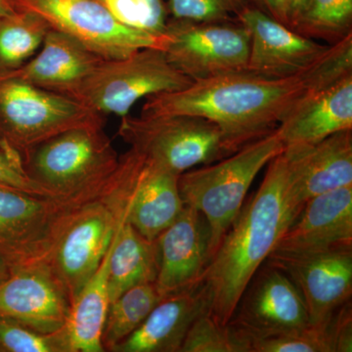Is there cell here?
Here are the masks:
<instances>
[{"instance_id": "8992f818", "label": "cell", "mask_w": 352, "mask_h": 352, "mask_svg": "<svg viewBox=\"0 0 352 352\" xmlns=\"http://www.w3.org/2000/svg\"><path fill=\"white\" fill-rule=\"evenodd\" d=\"M178 178L129 149L120 156L98 198L120 223L131 224L146 239L154 241L184 208Z\"/></svg>"}, {"instance_id": "5b68a950", "label": "cell", "mask_w": 352, "mask_h": 352, "mask_svg": "<svg viewBox=\"0 0 352 352\" xmlns=\"http://www.w3.org/2000/svg\"><path fill=\"white\" fill-rule=\"evenodd\" d=\"M105 124L82 103L0 74V151L22 161L30 150L60 132Z\"/></svg>"}, {"instance_id": "f35d334b", "label": "cell", "mask_w": 352, "mask_h": 352, "mask_svg": "<svg viewBox=\"0 0 352 352\" xmlns=\"http://www.w3.org/2000/svg\"><path fill=\"white\" fill-rule=\"evenodd\" d=\"M0 186H6V185L0 184Z\"/></svg>"}, {"instance_id": "836d02e7", "label": "cell", "mask_w": 352, "mask_h": 352, "mask_svg": "<svg viewBox=\"0 0 352 352\" xmlns=\"http://www.w3.org/2000/svg\"><path fill=\"white\" fill-rule=\"evenodd\" d=\"M0 184L34 195L50 197L28 177L20 159L2 151H0Z\"/></svg>"}, {"instance_id": "f546056e", "label": "cell", "mask_w": 352, "mask_h": 352, "mask_svg": "<svg viewBox=\"0 0 352 352\" xmlns=\"http://www.w3.org/2000/svg\"><path fill=\"white\" fill-rule=\"evenodd\" d=\"M120 24L161 39L168 22L164 0H96Z\"/></svg>"}, {"instance_id": "83f0119b", "label": "cell", "mask_w": 352, "mask_h": 352, "mask_svg": "<svg viewBox=\"0 0 352 352\" xmlns=\"http://www.w3.org/2000/svg\"><path fill=\"white\" fill-rule=\"evenodd\" d=\"M351 22L352 0H308L294 30L333 43L351 32Z\"/></svg>"}, {"instance_id": "4316f807", "label": "cell", "mask_w": 352, "mask_h": 352, "mask_svg": "<svg viewBox=\"0 0 352 352\" xmlns=\"http://www.w3.org/2000/svg\"><path fill=\"white\" fill-rule=\"evenodd\" d=\"M161 300L156 284L148 283L127 289L111 302L102 331L104 351H113L118 344L138 330Z\"/></svg>"}, {"instance_id": "ffe728a7", "label": "cell", "mask_w": 352, "mask_h": 352, "mask_svg": "<svg viewBox=\"0 0 352 352\" xmlns=\"http://www.w3.org/2000/svg\"><path fill=\"white\" fill-rule=\"evenodd\" d=\"M203 281L162 298L138 330L112 352H180L192 324L210 311Z\"/></svg>"}, {"instance_id": "52a82bcc", "label": "cell", "mask_w": 352, "mask_h": 352, "mask_svg": "<svg viewBox=\"0 0 352 352\" xmlns=\"http://www.w3.org/2000/svg\"><path fill=\"white\" fill-rule=\"evenodd\" d=\"M118 133L129 149L177 175L231 155L219 127L196 116L127 115Z\"/></svg>"}, {"instance_id": "ac0fdd59", "label": "cell", "mask_w": 352, "mask_h": 352, "mask_svg": "<svg viewBox=\"0 0 352 352\" xmlns=\"http://www.w3.org/2000/svg\"><path fill=\"white\" fill-rule=\"evenodd\" d=\"M156 241L159 268L155 284L162 298L203 281L210 261V228L200 212L184 206Z\"/></svg>"}, {"instance_id": "8fae6325", "label": "cell", "mask_w": 352, "mask_h": 352, "mask_svg": "<svg viewBox=\"0 0 352 352\" xmlns=\"http://www.w3.org/2000/svg\"><path fill=\"white\" fill-rule=\"evenodd\" d=\"M120 222L97 198L69 210L46 265L74 302L98 270Z\"/></svg>"}, {"instance_id": "5bb4252c", "label": "cell", "mask_w": 352, "mask_h": 352, "mask_svg": "<svg viewBox=\"0 0 352 352\" xmlns=\"http://www.w3.org/2000/svg\"><path fill=\"white\" fill-rule=\"evenodd\" d=\"M265 263L279 268L296 285L309 323L331 318L352 296V248L289 256L272 252Z\"/></svg>"}, {"instance_id": "e575fe53", "label": "cell", "mask_w": 352, "mask_h": 352, "mask_svg": "<svg viewBox=\"0 0 352 352\" xmlns=\"http://www.w3.org/2000/svg\"><path fill=\"white\" fill-rule=\"evenodd\" d=\"M249 1L256 2L258 8L264 12L289 27L287 0H249Z\"/></svg>"}, {"instance_id": "6da1fadb", "label": "cell", "mask_w": 352, "mask_h": 352, "mask_svg": "<svg viewBox=\"0 0 352 352\" xmlns=\"http://www.w3.org/2000/svg\"><path fill=\"white\" fill-rule=\"evenodd\" d=\"M303 94L298 76L266 78L237 72L148 97L141 115H188L210 120L233 154L274 131Z\"/></svg>"}, {"instance_id": "30bf717a", "label": "cell", "mask_w": 352, "mask_h": 352, "mask_svg": "<svg viewBox=\"0 0 352 352\" xmlns=\"http://www.w3.org/2000/svg\"><path fill=\"white\" fill-rule=\"evenodd\" d=\"M78 205L0 186V258L11 271L45 263L67 214Z\"/></svg>"}, {"instance_id": "74e56055", "label": "cell", "mask_w": 352, "mask_h": 352, "mask_svg": "<svg viewBox=\"0 0 352 352\" xmlns=\"http://www.w3.org/2000/svg\"><path fill=\"white\" fill-rule=\"evenodd\" d=\"M11 273H12V271H11V268L9 267L8 264H7L3 259L0 258V285L10 277Z\"/></svg>"}, {"instance_id": "d4e9b609", "label": "cell", "mask_w": 352, "mask_h": 352, "mask_svg": "<svg viewBox=\"0 0 352 352\" xmlns=\"http://www.w3.org/2000/svg\"><path fill=\"white\" fill-rule=\"evenodd\" d=\"M251 352H351V300L331 318L250 342Z\"/></svg>"}, {"instance_id": "484cf974", "label": "cell", "mask_w": 352, "mask_h": 352, "mask_svg": "<svg viewBox=\"0 0 352 352\" xmlns=\"http://www.w3.org/2000/svg\"><path fill=\"white\" fill-rule=\"evenodd\" d=\"M50 25L34 12L16 10L0 18V74L24 66L41 48Z\"/></svg>"}, {"instance_id": "277c9868", "label": "cell", "mask_w": 352, "mask_h": 352, "mask_svg": "<svg viewBox=\"0 0 352 352\" xmlns=\"http://www.w3.org/2000/svg\"><path fill=\"white\" fill-rule=\"evenodd\" d=\"M283 151L275 129L230 156L179 175L178 188L183 204L195 208L207 220L210 259L239 214L254 178Z\"/></svg>"}, {"instance_id": "8d00e7d4", "label": "cell", "mask_w": 352, "mask_h": 352, "mask_svg": "<svg viewBox=\"0 0 352 352\" xmlns=\"http://www.w3.org/2000/svg\"><path fill=\"white\" fill-rule=\"evenodd\" d=\"M15 11L10 0H0V18L11 15Z\"/></svg>"}, {"instance_id": "7a4b0ae2", "label": "cell", "mask_w": 352, "mask_h": 352, "mask_svg": "<svg viewBox=\"0 0 352 352\" xmlns=\"http://www.w3.org/2000/svg\"><path fill=\"white\" fill-rule=\"evenodd\" d=\"M267 166L258 191L243 205L204 274L210 298L208 312L221 325L232 318L252 276L300 212L289 197L283 153Z\"/></svg>"}, {"instance_id": "7402d4cb", "label": "cell", "mask_w": 352, "mask_h": 352, "mask_svg": "<svg viewBox=\"0 0 352 352\" xmlns=\"http://www.w3.org/2000/svg\"><path fill=\"white\" fill-rule=\"evenodd\" d=\"M352 129V76L317 92L303 94L277 126L284 148L311 145Z\"/></svg>"}, {"instance_id": "603a6c76", "label": "cell", "mask_w": 352, "mask_h": 352, "mask_svg": "<svg viewBox=\"0 0 352 352\" xmlns=\"http://www.w3.org/2000/svg\"><path fill=\"white\" fill-rule=\"evenodd\" d=\"M159 268L157 241L146 239L131 224L120 223L112 239L109 261L110 302L127 289L155 283Z\"/></svg>"}, {"instance_id": "d6a6232c", "label": "cell", "mask_w": 352, "mask_h": 352, "mask_svg": "<svg viewBox=\"0 0 352 352\" xmlns=\"http://www.w3.org/2000/svg\"><path fill=\"white\" fill-rule=\"evenodd\" d=\"M173 19L200 23L228 22L249 0H164Z\"/></svg>"}, {"instance_id": "44dd1931", "label": "cell", "mask_w": 352, "mask_h": 352, "mask_svg": "<svg viewBox=\"0 0 352 352\" xmlns=\"http://www.w3.org/2000/svg\"><path fill=\"white\" fill-rule=\"evenodd\" d=\"M102 60L78 39L51 28L36 54L20 69L6 74L74 99Z\"/></svg>"}, {"instance_id": "1f68e13d", "label": "cell", "mask_w": 352, "mask_h": 352, "mask_svg": "<svg viewBox=\"0 0 352 352\" xmlns=\"http://www.w3.org/2000/svg\"><path fill=\"white\" fill-rule=\"evenodd\" d=\"M0 352H71L64 328L44 335L0 317Z\"/></svg>"}, {"instance_id": "9c48e42d", "label": "cell", "mask_w": 352, "mask_h": 352, "mask_svg": "<svg viewBox=\"0 0 352 352\" xmlns=\"http://www.w3.org/2000/svg\"><path fill=\"white\" fill-rule=\"evenodd\" d=\"M251 36L244 25L170 18L160 50L192 82L245 71Z\"/></svg>"}, {"instance_id": "9a60e30c", "label": "cell", "mask_w": 352, "mask_h": 352, "mask_svg": "<svg viewBox=\"0 0 352 352\" xmlns=\"http://www.w3.org/2000/svg\"><path fill=\"white\" fill-rule=\"evenodd\" d=\"M236 19L251 36L245 71L252 75L266 78L300 76L328 46L275 20L258 7H244Z\"/></svg>"}, {"instance_id": "ba28073f", "label": "cell", "mask_w": 352, "mask_h": 352, "mask_svg": "<svg viewBox=\"0 0 352 352\" xmlns=\"http://www.w3.org/2000/svg\"><path fill=\"white\" fill-rule=\"evenodd\" d=\"M192 82L163 50L146 47L129 56L102 60L74 99L104 117L124 118L140 99L184 89Z\"/></svg>"}, {"instance_id": "f1b7e54d", "label": "cell", "mask_w": 352, "mask_h": 352, "mask_svg": "<svg viewBox=\"0 0 352 352\" xmlns=\"http://www.w3.org/2000/svg\"><path fill=\"white\" fill-rule=\"evenodd\" d=\"M305 94H317L352 76V32L330 45L300 74Z\"/></svg>"}, {"instance_id": "d590c367", "label": "cell", "mask_w": 352, "mask_h": 352, "mask_svg": "<svg viewBox=\"0 0 352 352\" xmlns=\"http://www.w3.org/2000/svg\"><path fill=\"white\" fill-rule=\"evenodd\" d=\"M307 2L308 0H287L289 25L292 29L294 30V28L296 27V23L307 7Z\"/></svg>"}, {"instance_id": "cb8c5ba5", "label": "cell", "mask_w": 352, "mask_h": 352, "mask_svg": "<svg viewBox=\"0 0 352 352\" xmlns=\"http://www.w3.org/2000/svg\"><path fill=\"white\" fill-rule=\"evenodd\" d=\"M112 242L98 270L72 302L64 327L71 352H103L101 337L110 298L108 291L109 261Z\"/></svg>"}, {"instance_id": "2e32d148", "label": "cell", "mask_w": 352, "mask_h": 352, "mask_svg": "<svg viewBox=\"0 0 352 352\" xmlns=\"http://www.w3.org/2000/svg\"><path fill=\"white\" fill-rule=\"evenodd\" d=\"M71 302L45 263L12 271L0 285V317L34 332H59L68 321Z\"/></svg>"}, {"instance_id": "4dcf8cb0", "label": "cell", "mask_w": 352, "mask_h": 352, "mask_svg": "<svg viewBox=\"0 0 352 352\" xmlns=\"http://www.w3.org/2000/svg\"><path fill=\"white\" fill-rule=\"evenodd\" d=\"M180 352H251V346L228 324L221 325L208 311L192 324Z\"/></svg>"}, {"instance_id": "d6986e66", "label": "cell", "mask_w": 352, "mask_h": 352, "mask_svg": "<svg viewBox=\"0 0 352 352\" xmlns=\"http://www.w3.org/2000/svg\"><path fill=\"white\" fill-rule=\"evenodd\" d=\"M349 248H352V185L308 201L273 252L300 256Z\"/></svg>"}, {"instance_id": "e0dca14e", "label": "cell", "mask_w": 352, "mask_h": 352, "mask_svg": "<svg viewBox=\"0 0 352 352\" xmlns=\"http://www.w3.org/2000/svg\"><path fill=\"white\" fill-rule=\"evenodd\" d=\"M288 190L300 212L308 201L352 185V129L311 145L284 148Z\"/></svg>"}, {"instance_id": "7c38bea8", "label": "cell", "mask_w": 352, "mask_h": 352, "mask_svg": "<svg viewBox=\"0 0 352 352\" xmlns=\"http://www.w3.org/2000/svg\"><path fill=\"white\" fill-rule=\"evenodd\" d=\"M15 10L43 17L53 29L78 39L103 59H119L161 39L120 24L96 0H10Z\"/></svg>"}, {"instance_id": "4fadbf2b", "label": "cell", "mask_w": 352, "mask_h": 352, "mask_svg": "<svg viewBox=\"0 0 352 352\" xmlns=\"http://www.w3.org/2000/svg\"><path fill=\"white\" fill-rule=\"evenodd\" d=\"M309 324L302 296L286 274L264 263L241 296L228 325L251 342Z\"/></svg>"}, {"instance_id": "3957f363", "label": "cell", "mask_w": 352, "mask_h": 352, "mask_svg": "<svg viewBox=\"0 0 352 352\" xmlns=\"http://www.w3.org/2000/svg\"><path fill=\"white\" fill-rule=\"evenodd\" d=\"M119 155L104 124L60 132L23 157L28 177L51 198L82 204L100 196Z\"/></svg>"}]
</instances>
